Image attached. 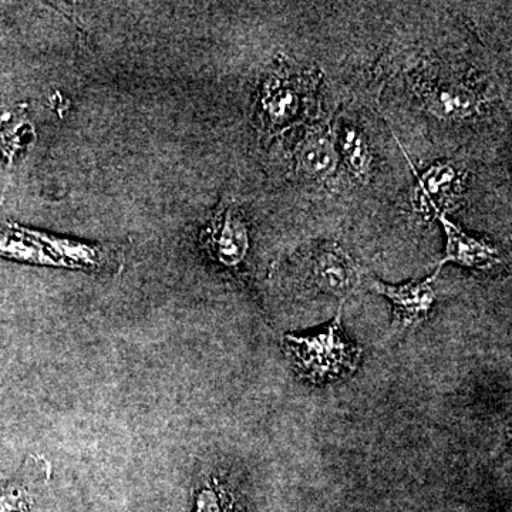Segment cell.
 Segmentation results:
<instances>
[{"instance_id":"cell-8","label":"cell","mask_w":512,"mask_h":512,"mask_svg":"<svg viewBox=\"0 0 512 512\" xmlns=\"http://www.w3.org/2000/svg\"><path fill=\"white\" fill-rule=\"evenodd\" d=\"M312 278L323 292L345 299L356 288L359 272L346 252L336 245H323L313 255Z\"/></svg>"},{"instance_id":"cell-10","label":"cell","mask_w":512,"mask_h":512,"mask_svg":"<svg viewBox=\"0 0 512 512\" xmlns=\"http://www.w3.org/2000/svg\"><path fill=\"white\" fill-rule=\"evenodd\" d=\"M0 258L22 264L59 268L56 259L37 235V229L23 227L15 221L0 224Z\"/></svg>"},{"instance_id":"cell-5","label":"cell","mask_w":512,"mask_h":512,"mask_svg":"<svg viewBox=\"0 0 512 512\" xmlns=\"http://www.w3.org/2000/svg\"><path fill=\"white\" fill-rule=\"evenodd\" d=\"M296 170L313 181H326L338 170V136L330 126L308 131L295 151Z\"/></svg>"},{"instance_id":"cell-1","label":"cell","mask_w":512,"mask_h":512,"mask_svg":"<svg viewBox=\"0 0 512 512\" xmlns=\"http://www.w3.org/2000/svg\"><path fill=\"white\" fill-rule=\"evenodd\" d=\"M342 306L328 328L318 335L285 338V353L302 379L315 384L352 375L360 362L362 350L342 329Z\"/></svg>"},{"instance_id":"cell-13","label":"cell","mask_w":512,"mask_h":512,"mask_svg":"<svg viewBox=\"0 0 512 512\" xmlns=\"http://www.w3.org/2000/svg\"><path fill=\"white\" fill-rule=\"evenodd\" d=\"M340 150L348 163L350 171L360 180H365L370 174L372 156L365 134L359 128L348 124L340 131Z\"/></svg>"},{"instance_id":"cell-9","label":"cell","mask_w":512,"mask_h":512,"mask_svg":"<svg viewBox=\"0 0 512 512\" xmlns=\"http://www.w3.org/2000/svg\"><path fill=\"white\" fill-rule=\"evenodd\" d=\"M439 220L447 237L446 254L441 259L439 269L447 262L476 269H491L500 264V254L493 245L470 237L444 214L439 215Z\"/></svg>"},{"instance_id":"cell-7","label":"cell","mask_w":512,"mask_h":512,"mask_svg":"<svg viewBox=\"0 0 512 512\" xmlns=\"http://www.w3.org/2000/svg\"><path fill=\"white\" fill-rule=\"evenodd\" d=\"M420 99L430 114L441 120L473 117L483 106L480 94L461 83H427L419 87Z\"/></svg>"},{"instance_id":"cell-12","label":"cell","mask_w":512,"mask_h":512,"mask_svg":"<svg viewBox=\"0 0 512 512\" xmlns=\"http://www.w3.org/2000/svg\"><path fill=\"white\" fill-rule=\"evenodd\" d=\"M458 185V173L453 164L436 163L417 180L414 202L421 210L440 215V205L453 197Z\"/></svg>"},{"instance_id":"cell-6","label":"cell","mask_w":512,"mask_h":512,"mask_svg":"<svg viewBox=\"0 0 512 512\" xmlns=\"http://www.w3.org/2000/svg\"><path fill=\"white\" fill-rule=\"evenodd\" d=\"M301 80L275 72L266 77L261 90V107L271 130L288 127L303 113Z\"/></svg>"},{"instance_id":"cell-2","label":"cell","mask_w":512,"mask_h":512,"mask_svg":"<svg viewBox=\"0 0 512 512\" xmlns=\"http://www.w3.org/2000/svg\"><path fill=\"white\" fill-rule=\"evenodd\" d=\"M201 247L218 264L234 268L249 249V228L244 212L234 201L218 205L200 235Z\"/></svg>"},{"instance_id":"cell-11","label":"cell","mask_w":512,"mask_h":512,"mask_svg":"<svg viewBox=\"0 0 512 512\" xmlns=\"http://www.w3.org/2000/svg\"><path fill=\"white\" fill-rule=\"evenodd\" d=\"M36 133L28 104L20 103L0 113V165L12 167L28 151Z\"/></svg>"},{"instance_id":"cell-4","label":"cell","mask_w":512,"mask_h":512,"mask_svg":"<svg viewBox=\"0 0 512 512\" xmlns=\"http://www.w3.org/2000/svg\"><path fill=\"white\" fill-rule=\"evenodd\" d=\"M440 269L434 272L430 278L420 282L392 286L373 282V289L380 295L386 296L393 303L394 325L400 328H414L427 319L434 302H436V284Z\"/></svg>"},{"instance_id":"cell-14","label":"cell","mask_w":512,"mask_h":512,"mask_svg":"<svg viewBox=\"0 0 512 512\" xmlns=\"http://www.w3.org/2000/svg\"><path fill=\"white\" fill-rule=\"evenodd\" d=\"M220 500L214 490L202 491L198 498V512H221Z\"/></svg>"},{"instance_id":"cell-3","label":"cell","mask_w":512,"mask_h":512,"mask_svg":"<svg viewBox=\"0 0 512 512\" xmlns=\"http://www.w3.org/2000/svg\"><path fill=\"white\" fill-rule=\"evenodd\" d=\"M37 235L56 259L59 268L93 274H119L124 265L123 248L116 244H92L39 231Z\"/></svg>"}]
</instances>
